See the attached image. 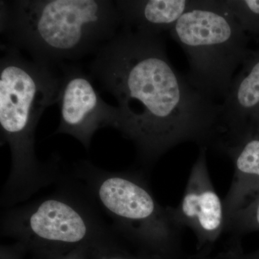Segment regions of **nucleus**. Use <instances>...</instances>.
Listing matches in <instances>:
<instances>
[{
    "label": "nucleus",
    "mask_w": 259,
    "mask_h": 259,
    "mask_svg": "<svg viewBox=\"0 0 259 259\" xmlns=\"http://www.w3.org/2000/svg\"><path fill=\"white\" fill-rule=\"evenodd\" d=\"M205 147L199 148L191 169L183 197L174 217L182 228H188L197 238L196 254L210 255L226 227L223 200L220 198L209 175Z\"/></svg>",
    "instance_id": "nucleus-8"
},
{
    "label": "nucleus",
    "mask_w": 259,
    "mask_h": 259,
    "mask_svg": "<svg viewBox=\"0 0 259 259\" xmlns=\"http://www.w3.org/2000/svg\"><path fill=\"white\" fill-rule=\"evenodd\" d=\"M169 33L185 51L191 84L213 100H224L251 51L249 36L224 0H191Z\"/></svg>",
    "instance_id": "nucleus-6"
},
{
    "label": "nucleus",
    "mask_w": 259,
    "mask_h": 259,
    "mask_svg": "<svg viewBox=\"0 0 259 259\" xmlns=\"http://www.w3.org/2000/svg\"><path fill=\"white\" fill-rule=\"evenodd\" d=\"M192 259H212V258H211L210 255L195 254V255H194V256L192 257Z\"/></svg>",
    "instance_id": "nucleus-17"
},
{
    "label": "nucleus",
    "mask_w": 259,
    "mask_h": 259,
    "mask_svg": "<svg viewBox=\"0 0 259 259\" xmlns=\"http://www.w3.org/2000/svg\"><path fill=\"white\" fill-rule=\"evenodd\" d=\"M91 246L90 245H81L59 259H90V250Z\"/></svg>",
    "instance_id": "nucleus-16"
},
{
    "label": "nucleus",
    "mask_w": 259,
    "mask_h": 259,
    "mask_svg": "<svg viewBox=\"0 0 259 259\" xmlns=\"http://www.w3.org/2000/svg\"><path fill=\"white\" fill-rule=\"evenodd\" d=\"M90 76L115 97L117 129L152 166L179 145L214 148L221 105L194 88L168 59L161 34L122 25L89 65Z\"/></svg>",
    "instance_id": "nucleus-1"
},
{
    "label": "nucleus",
    "mask_w": 259,
    "mask_h": 259,
    "mask_svg": "<svg viewBox=\"0 0 259 259\" xmlns=\"http://www.w3.org/2000/svg\"><path fill=\"white\" fill-rule=\"evenodd\" d=\"M1 236L15 240L25 258L59 259L83 245L114 236L83 185H66L54 193L3 213Z\"/></svg>",
    "instance_id": "nucleus-4"
},
{
    "label": "nucleus",
    "mask_w": 259,
    "mask_h": 259,
    "mask_svg": "<svg viewBox=\"0 0 259 259\" xmlns=\"http://www.w3.org/2000/svg\"><path fill=\"white\" fill-rule=\"evenodd\" d=\"M259 231V190L251 199L226 221L225 233L230 239L241 240L248 233Z\"/></svg>",
    "instance_id": "nucleus-12"
},
{
    "label": "nucleus",
    "mask_w": 259,
    "mask_h": 259,
    "mask_svg": "<svg viewBox=\"0 0 259 259\" xmlns=\"http://www.w3.org/2000/svg\"><path fill=\"white\" fill-rule=\"evenodd\" d=\"M219 135L214 146L259 127V47L250 51L221 105Z\"/></svg>",
    "instance_id": "nucleus-9"
},
{
    "label": "nucleus",
    "mask_w": 259,
    "mask_h": 259,
    "mask_svg": "<svg viewBox=\"0 0 259 259\" xmlns=\"http://www.w3.org/2000/svg\"><path fill=\"white\" fill-rule=\"evenodd\" d=\"M74 176L83 183L115 231L139 251L163 259H178L183 228L171 207L158 203L141 172L109 171L83 161Z\"/></svg>",
    "instance_id": "nucleus-5"
},
{
    "label": "nucleus",
    "mask_w": 259,
    "mask_h": 259,
    "mask_svg": "<svg viewBox=\"0 0 259 259\" xmlns=\"http://www.w3.org/2000/svg\"><path fill=\"white\" fill-rule=\"evenodd\" d=\"M247 35L259 37V0H224Z\"/></svg>",
    "instance_id": "nucleus-13"
},
{
    "label": "nucleus",
    "mask_w": 259,
    "mask_h": 259,
    "mask_svg": "<svg viewBox=\"0 0 259 259\" xmlns=\"http://www.w3.org/2000/svg\"><path fill=\"white\" fill-rule=\"evenodd\" d=\"M0 60L1 144L9 145L12 165L0 204L9 209L30 199L61 176L57 158L42 163L35 151V130L47 107L57 103L61 75L28 60L11 46Z\"/></svg>",
    "instance_id": "nucleus-2"
},
{
    "label": "nucleus",
    "mask_w": 259,
    "mask_h": 259,
    "mask_svg": "<svg viewBox=\"0 0 259 259\" xmlns=\"http://www.w3.org/2000/svg\"><path fill=\"white\" fill-rule=\"evenodd\" d=\"M59 68L60 123L55 134L69 135L89 149L97 131L109 126L116 128L118 110L102 100L91 76L80 65L69 63Z\"/></svg>",
    "instance_id": "nucleus-7"
},
{
    "label": "nucleus",
    "mask_w": 259,
    "mask_h": 259,
    "mask_svg": "<svg viewBox=\"0 0 259 259\" xmlns=\"http://www.w3.org/2000/svg\"><path fill=\"white\" fill-rule=\"evenodd\" d=\"M220 152L233 162L234 175L223 199L226 221L259 190V127L250 129L223 145Z\"/></svg>",
    "instance_id": "nucleus-10"
},
{
    "label": "nucleus",
    "mask_w": 259,
    "mask_h": 259,
    "mask_svg": "<svg viewBox=\"0 0 259 259\" xmlns=\"http://www.w3.org/2000/svg\"><path fill=\"white\" fill-rule=\"evenodd\" d=\"M122 25L162 34L170 32L190 6L191 0H116Z\"/></svg>",
    "instance_id": "nucleus-11"
},
{
    "label": "nucleus",
    "mask_w": 259,
    "mask_h": 259,
    "mask_svg": "<svg viewBox=\"0 0 259 259\" xmlns=\"http://www.w3.org/2000/svg\"><path fill=\"white\" fill-rule=\"evenodd\" d=\"M90 259H163L136 250L132 252L120 244L115 236L92 245Z\"/></svg>",
    "instance_id": "nucleus-14"
},
{
    "label": "nucleus",
    "mask_w": 259,
    "mask_h": 259,
    "mask_svg": "<svg viewBox=\"0 0 259 259\" xmlns=\"http://www.w3.org/2000/svg\"><path fill=\"white\" fill-rule=\"evenodd\" d=\"M216 259H259V249L245 253L241 241L229 239L224 249L218 253Z\"/></svg>",
    "instance_id": "nucleus-15"
},
{
    "label": "nucleus",
    "mask_w": 259,
    "mask_h": 259,
    "mask_svg": "<svg viewBox=\"0 0 259 259\" xmlns=\"http://www.w3.org/2000/svg\"><path fill=\"white\" fill-rule=\"evenodd\" d=\"M0 5L5 45L54 69L95 55L122 27L112 0H15Z\"/></svg>",
    "instance_id": "nucleus-3"
}]
</instances>
